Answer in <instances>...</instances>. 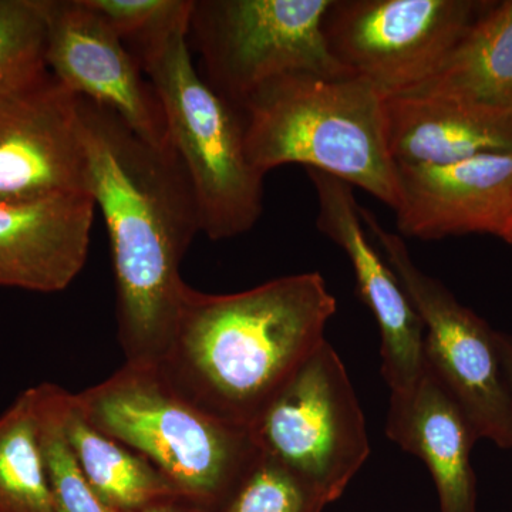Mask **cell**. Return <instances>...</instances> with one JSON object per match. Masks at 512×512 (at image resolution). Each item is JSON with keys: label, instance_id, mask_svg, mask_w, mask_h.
Returning <instances> with one entry per match:
<instances>
[{"label": "cell", "instance_id": "19", "mask_svg": "<svg viewBox=\"0 0 512 512\" xmlns=\"http://www.w3.org/2000/svg\"><path fill=\"white\" fill-rule=\"evenodd\" d=\"M0 512H57L40 446L33 387L0 416Z\"/></svg>", "mask_w": 512, "mask_h": 512}, {"label": "cell", "instance_id": "24", "mask_svg": "<svg viewBox=\"0 0 512 512\" xmlns=\"http://www.w3.org/2000/svg\"><path fill=\"white\" fill-rule=\"evenodd\" d=\"M136 512H205L202 508L197 507L185 500L183 497L168 498V500L158 501L156 504L148 505L143 510Z\"/></svg>", "mask_w": 512, "mask_h": 512}, {"label": "cell", "instance_id": "26", "mask_svg": "<svg viewBox=\"0 0 512 512\" xmlns=\"http://www.w3.org/2000/svg\"><path fill=\"white\" fill-rule=\"evenodd\" d=\"M505 241L508 242V244L512 245V228L510 229V232H508L507 235H505Z\"/></svg>", "mask_w": 512, "mask_h": 512}, {"label": "cell", "instance_id": "3", "mask_svg": "<svg viewBox=\"0 0 512 512\" xmlns=\"http://www.w3.org/2000/svg\"><path fill=\"white\" fill-rule=\"evenodd\" d=\"M383 101L372 83L357 76L295 73L265 83L235 109L249 163L259 173L303 165L394 210L399 175L387 147Z\"/></svg>", "mask_w": 512, "mask_h": 512}, {"label": "cell", "instance_id": "2", "mask_svg": "<svg viewBox=\"0 0 512 512\" xmlns=\"http://www.w3.org/2000/svg\"><path fill=\"white\" fill-rule=\"evenodd\" d=\"M336 308L319 272L282 276L228 295L187 285L173 336L156 365L202 409L249 429L279 387L325 342Z\"/></svg>", "mask_w": 512, "mask_h": 512}, {"label": "cell", "instance_id": "22", "mask_svg": "<svg viewBox=\"0 0 512 512\" xmlns=\"http://www.w3.org/2000/svg\"><path fill=\"white\" fill-rule=\"evenodd\" d=\"M49 76L40 0H0V103Z\"/></svg>", "mask_w": 512, "mask_h": 512}, {"label": "cell", "instance_id": "5", "mask_svg": "<svg viewBox=\"0 0 512 512\" xmlns=\"http://www.w3.org/2000/svg\"><path fill=\"white\" fill-rule=\"evenodd\" d=\"M74 396L94 427L147 458L204 511L224 497L258 450L247 427L192 402L156 363L126 362Z\"/></svg>", "mask_w": 512, "mask_h": 512}, {"label": "cell", "instance_id": "21", "mask_svg": "<svg viewBox=\"0 0 512 512\" xmlns=\"http://www.w3.org/2000/svg\"><path fill=\"white\" fill-rule=\"evenodd\" d=\"M326 505L311 484L258 448L224 497L205 512H322Z\"/></svg>", "mask_w": 512, "mask_h": 512}, {"label": "cell", "instance_id": "16", "mask_svg": "<svg viewBox=\"0 0 512 512\" xmlns=\"http://www.w3.org/2000/svg\"><path fill=\"white\" fill-rule=\"evenodd\" d=\"M383 107L396 165L436 167L512 151V119L423 94L387 96Z\"/></svg>", "mask_w": 512, "mask_h": 512}, {"label": "cell", "instance_id": "9", "mask_svg": "<svg viewBox=\"0 0 512 512\" xmlns=\"http://www.w3.org/2000/svg\"><path fill=\"white\" fill-rule=\"evenodd\" d=\"M488 2L332 0L323 35L333 59L353 76L396 96L439 70Z\"/></svg>", "mask_w": 512, "mask_h": 512}, {"label": "cell", "instance_id": "7", "mask_svg": "<svg viewBox=\"0 0 512 512\" xmlns=\"http://www.w3.org/2000/svg\"><path fill=\"white\" fill-rule=\"evenodd\" d=\"M332 0H194L190 30L207 83L237 107L295 73L350 77L330 55L323 20Z\"/></svg>", "mask_w": 512, "mask_h": 512}, {"label": "cell", "instance_id": "23", "mask_svg": "<svg viewBox=\"0 0 512 512\" xmlns=\"http://www.w3.org/2000/svg\"><path fill=\"white\" fill-rule=\"evenodd\" d=\"M126 46L191 12L194 0H89Z\"/></svg>", "mask_w": 512, "mask_h": 512}, {"label": "cell", "instance_id": "14", "mask_svg": "<svg viewBox=\"0 0 512 512\" xmlns=\"http://www.w3.org/2000/svg\"><path fill=\"white\" fill-rule=\"evenodd\" d=\"M96 202L87 192L0 202V286L60 292L82 272Z\"/></svg>", "mask_w": 512, "mask_h": 512}, {"label": "cell", "instance_id": "20", "mask_svg": "<svg viewBox=\"0 0 512 512\" xmlns=\"http://www.w3.org/2000/svg\"><path fill=\"white\" fill-rule=\"evenodd\" d=\"M39 420L40 446L57 512H117L94 493L77 466L62 421V387H33Z\"/></svg>", "mask_w": 512, "mask_h": 512}, {"label": "cell", "instance_id": "1", "mask_svg": "<svg viewBox=\"0 0 512 512\" xmlns=\"http://www.w3.org/2000/svg\"><path fill=\"white\" fill-rule=\"evenodd\" d=\"M77 99L89 194L109 231L120 345L127 363H157L187 286L181 262L201 232L194 190L173 148L150 146L113 111Z\"/></svg>", "mask_w": 512, "mask_h": 512}, {"label": "cell", "instance_id": "15", "mask_svg": "<svg viewBox=\"0 0 512 512\" xmlns=\"http://www.w3.org/2000/svg\"><path fill=\"white\" fill-rule=\"evenodd\" d=\"M386 434L429 468L440 512H477L471 450L478 440L461 407L429 366L409 389L390 392Z\"/></svg>", "mask_w": 512, "mask_h": 512}, {"label": "cell", "instance_id": "4", "mask_svg": "<svg viewBox=\"0 0 512 512\" xmlns=\"http://www.w3.org/2000/svg\"><path fill=\"white\" fill-rule=\"evenodd\" d=\"M191 12L127 47L160 99L168 144L194 190L201 232L221 241L251 231L261 218L265 175L249 163L238 110L192 64Z\"/></svg>", "mask_w": 512, "mask_h": 512}, {"label": "cell", "instance_id": "6", "mask_svg": "<svg viewBox=\"0 0 512 512\" xmlns=\"http://www.w3.org/2000/svg\"><path fill=\"white\" fill-rule=\"evenodd\" d=\"M249 431L259 450L329 504L342 497L370 454L365 414L328 340L279 387Z\"/></svg>", "mask_w": 512, "mask_h": 512}, {"label": "cell", "instance_id": "25", "mask_svg": "<svg viewBox=\"0 0 512 512\" xmlns=\"http://www.w3.org/2000/svg\"><path fill=\"white\" fill-rule=\"evenodd\" d=\"M498 352H500L501 365H503L505 382L510 392L512 404V338L505 333L498 332Z\"/></svg>", "mask_w": 512, "mask_h": 512}, {"label": "cell", "instance_id": "11", "mask_svg": "<svg viewBox=\"0 0 512 512\" xmlns=\"http://www.w3.org/2000/svg\"><path fill=\"white\" fill-rule=\"evenodd\" d=\"M89 194L79 99L49 73L0 103V202Z\"/></svg>", "mask_w": 512, "mask_h": 512}, {"label": "cell", "instance_id": "18", "mask_svg": "<svg viewBox=\"0 0 512 512\" xmlns=\"http://www.w3.org/2000/svg\"><path fill=\"white\" fill-rule=\"evenodd\" d=\"M67 444L87 483L117 512H136L168 498L181 497L147 458L94 427L73 393L62 392Z\"/></svg>", "mask_w": 512, "mask_h": 512}, {"label": "cell", "instance_id": "17", "mask_svg": "<svg viewBox=\"0 0 512 512\" xmlns=\"http://www.w3.org/2000/svg\"><path fill=\"white\" fill-rule=\"evenodd\" d=\"M407 93L512 119V0L488 2L439 70Z\"/></svg>", "mask_w": 512, "mask_h": 512}, {"label": "cell", "instance_id": "12", "mask_svg": "<svg viewBox=\"0 0 512 512\" xmlns=\"http://www.w3.org/2000/svg\"><path fill=\"white\" fill-rule=\"evenodd\" d=\"M318 200L316 227L352 265L357 293L375 316L382 338V373L390 392L409 389L423 375L424 326L392 266L365 231L353 187L332 175L306 170Z\"/></svg>", "mask_w": 512, "mask_h": 512}, {"label": "cell", "instance_id": "8", "mask_svg": "<svg viewBox=\"0 0 512 512\" xmlns=\"http://www.w3.org/2000/svg\"><path fill=\"white\" fill-rule=\"evenodd\" d=\"M360 214L423 322L426 365L466 414L478 440L512 448V404L497 330L421 271L400 235L386 231L369 210L360 207Z\"/></svg>", "mask_w": 512, "mask_h": 512}, {"label": "cell", "instance_id": "10", "mask_svg": "<svg viewBox=\"0 0 512 512\" xmlns=\"http://www.w3.org/2000/svg\"><path fill=\"white\" fill-rule=\"evenodd\" d=\"M49 73L76 97L113 111L141 140L168 148L153 84L119 33L89 0H40Z\"/></svg>", "mask_w": 512, "mask_h": 512}, {"label": "cell", "instance_id": "13", "mask_svg": "<svg viewBox=\"0 0 512 512\" xmlns=\"http://www.w3.org/2000/svg\"><path fill=\"white\" fill-rule=\"evenodd\" d=\"M397 229L403 237L505 238L512 228V151L447 165H397Z\"/></svg>", "mask_w": 512, "mask_h": 512}]
</instances>
